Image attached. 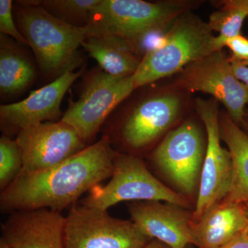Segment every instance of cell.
I'll return each mask as SVG.
<instances>
[{
	"label": "cell",
	"mask_w": 248,
	"mask_h": 248,
	"mask_svg": "<svg viewBox=\"0 0 248 248\" xmlns=\"http://www.w3.org/2000/svg\"><path fill=\"white\" fill-rule=\"evenodd\" d=\"M199 4L187 0H99L86 27L89 37L115 36L138 49L148 36L169 29L179 16Z\"/></svg>",
	"instance_id": "7a4b0ae2"
},
{
	"label": "cell",
	"mask_w": 248,
	"mask_h": 248,
	"mask_svg": "<svg viewBox=\"0 0 248 248\" xmlns=\"http://www.w3.org/2000/svg\"><path fill=\"white\" fill-rule=\"evenodd\" d=\"M81 46L103 71L112 76H133L141 63L138 49L115 36H91L82 42Z\"/></svg>",
	"instance_id": "e0dca14e"
},
{
	"label": "cell",
	"mask_w": 248,
	"mask_h": 248,
	"mask_svg": "<svg viewBox=\"0 0 248 248\" xmlns=\"http://www.w3.org/2000/svg\"><path fill=\"white\" fill-rule=\"evenodd\" d=\"M12 2L11 0H0V32L2 35L11 36L19 43L28 45L25 37L15 24Z\"/></svg>",
	"instance_id": "603a6c76"
},
{
	"label": "cell",
	"mask_w": 248,
	"mask_h": 248,
	"mask_svg": "<svg viewBox=\"0 0 248 248\" xmlns=\"http://www.w3.org/2000/svg\"><path fill=\"white\" fill-rule=\"evenodd\" d=\"M208 22L192 11L172 23L162 42L147 51L133 76L135 90L179 73L186 66L219 50Z\"/></svg>",
	"instance_id": "277c9868"
},
{
	"label": "cell",
	"mask_w": 248,
	"mask_h": 248,
	"mask_svg": "<svg viewBox=\"0 0 248 248\" xmlns=\"http://www.w3.org/2000/svg\"><path fill=\"white\" fill-rule=\"evenodd\" d=\"M219 9L210 15L208 24L218 33L216 37L218 50H223L227 39L241 35L244 23L248 19V0L219 1Z\"/></svg>",
	"instance_id": "ffe728a7"
},
{
	"label": "cell",
	"mask_w": 248,
	"mask_h": 248,
	"mask_svg": "<svg viewBox=\"0 0 248 248\" xmlns=\"http://www.w3.org/2000/svg\"><path fill=\"white\" fill-rule=\"evenodd\" d=\"M133 91V76L120 78L98 71L86 81L79 99L70 103L61 120L73 127L83 141H89Z\"/></svg>",
	"instance_id": "30bf717a"
},
{
	"label": "cell",
	"mask_w": 248,
	"mask_h": 248,
	"mask_svg": "<svg viewBox=\"0 0 248 248\" xmlns=\"http://www.w3.org/2000/svg\"><path fill=\"white\" fill-rule=\"evenodd\" d=\"M151 240L134 222L114 218L107 210L81 205L66 217L64 248H142Z\"/></svg>",
	"instance_id": "52a82bcc"
},
{
	"label": "cell",
	"mask_w": 248,
	"mask_h": 248,
	"mask_svg": "<svg viewBox=\"0 0 248 248\" xmlns=\"http://www.w3.org/2000/svg\"><path fill=\"white\" fill-rule=\"evenodd\" d=\"M116 153L108 137L50 169H22L2 190L0 204L6 211L46 208L60 212L83 194L111 177Z\"/></svg>",
	"instance_id": "6da1fadb"
},
{
	"label": "cell",
	"mask_w": 248,
	"mask_h": 248,
	"mask_svg": "<svg viewBox=\"0 0 248 248\" xmlns=\"http://www.w3.org/2000/svg\"><path fill=\"white\" fill-rule=\"evenodd\" d=\"M241 128L243 129V130L248 135V110H246V114H245L244 121H243L242 124L240 125Z\"/></svg>",
	"instance_id": "83f0119b"
},
{
	"label": "cell",
	"mask_w": 248,
	"mask_h": 248,
	"mask_svg": "<svg viewBox=\"0 0 248 248\" xmlns=\"http://www.w3.org/2000/svg\"><path fill=\"white\" fill-rule=\"evenodd\" d=\"M15 8L19 29L30 46L41 71L61 76L79 64L78 49L89 37L87 27L58 19L33 1H17Z\"/></svg>",
	"instance_id": "3957f363"
},
{
	"label": "cell",
	"mask_w": 248,
	"mask_h": 248,
	"mask_svg": "<svg viewBox=\"0 0 248 248\" xmlns=\"http://www.w3.org/2000/svg\"><path fill=\"white\" fill-rule=\"evenodd\" d=\"M246 231V234H247V236L248 237V227L247 228H246V231Z\"/></svg>",
	"instance_id": "1f68e13d"
},
{
	"label": "cell",
	"mask_w": 248,
	"mask_h": 248,
	"mask_svg": "<svg viewBox=\"0 0 248 248\" xmlns=\"http://www.w3.org/2000/svg\"><path fill=\"white\" fill-rule=\"evenodd\" d=\"M82 73L83 70H68L50 84L32 91L24 100L1 105V124L19 132L31 125L58 118L61 115L62 99Z\"/></svg>",
	"instance_id": "5bb4252c"
},
{
	"label": "cell",
	"mask_w": 248,
	"mask_h": 248,
	"mask_svg": "<svg viewBox=\"0 0 248 248\" xmlns=\"http://www.w3.org/2000/svg\"><path fill=\"white\" fill-rule=\"evenodd\" d=\"M220 134L232 160L233 173L231 190L222 202L244 203L248 202V135L228 113L219 118Z\"/></svg>",
	"instance_id": "ac0fdd59"
},
{
	"label": "cell",
	"mask_w": 248,
	"mask_h": 248,
	"mask_svg": "<svg viewBox=\"0 0 248 248\" xmlns=\"http://www.w3.org/2000/svg\"><path fill=\"white\" fill-rule=\"evenodd\" d=\"M182 107L180 97L174 93L142 101L124 120L122 127L124 143L135 150L151 144L175 122Z\"/></svg>",
	"instance_id": "4fadbf2b"
},
{
	"label": "cell",
	"mask_w": 248,
	"mask_h": 248,
	"mask_svg": "<svg viewBox=\"0 0 248 248\" xmlns=\"http://www.w3.org/2000/svg\"><path fill=\"white\" fill-rule=\"evenodd\" d=\"M223 46L228 47L231 50V58L248 62V38L242 34L227 39L223 42Z\"/></svg>",
	"instance_id": "cb8c5ba5"
},
{
	"label": "cell",
	"mask_w": 248,
	"mask_h": 248,
	"mask_svg": "<svg viewBox=\"0 0 248 248\" xmlns=\"http://www.w3.org/2000/svg\"><path fill=\"white\" fill-rule=\"evenodd\" d=\"M186 248H198L197 246H194V245H189Z\"/></svg>",
	"instance_id": "4dcf8cb0"
},
{
	"label": "cell",
	"mask_w": 248,
	"mask_h": 248,
	"mask_svg": "<svg viewBox=\"0 0 248 248\" xmlns=\"http://www.w3.org/2000/svg\"><path fill=\"white\" fill-rule=\"evenodd\" d=\"M245 231L236 234L221 248H248V237Z\"/></svg>",
	"instance_id": "484cf974"
},
{
	"label": "cell",
	"mask_w": 248,
	"mask_h": 248,
	"mask_svg": "<svg viewBox=\"0 0 248 248\" xmlns=\"http://www.w3.org/2000/svg\"><path fill=\"white\" fill-rule=\"evenodd\" d=\"M175 85L190 92L210 94L221 103L235 123L241 125L248 105V88L235 75L230 58L217 50L179 72Z\"/></svg>",
	"instance_id": "8992f818"
},
{
	"label": "cell",
	"mask_w": 248,
	"mask_h": 248,
	"mask_svg": "<svg viewBox=\"0 0 248 248\" xmlns=\"http://www.w3.org/2000/svg\"><path fill=\"white\" fill-rule=\"evenodd\" d=\"M230 60H231L235 75L248 88V62L239 61V60H235L231 57H230Z\"/></svg>",
	"instance_id": "d4e9b609"
},
{
	"label": "cell",
	"mask_w": 248,
	"mask_h": 248,
	"mask_svg": "<svg viewBox=\"0 0 248 248\" xmlns=\"http://www.w3.org/2000/svg\"><path fill=\"white\" fill-rule=\"evenodd\" d=\"M206 146L195 122H184L170 132L153 153L156 167L179 193L191 197L198 192Z\"/></svg>",
	"instance_id": "ba28073f"
},
{
	"label": "cell",
	"mask_w": 248,
	"mask_h": 248,
	"mask_svg": "<svg viewBox=\"0 0 248 248\" xmlns=\"http://www.w3.org/2000/svg\"></svg>",
	"instance_id": "d6a6232c"
},
{
	"label": "cell",
	"mask_w": 248,
	"mask_h": 248,
	"mask_svg": "<svg viewBox=\"0 0 248 248\" xmlns=\"http://www.w3.org/2000/svg\"><path fill=\"white\" fill-rule=\"evenodd\" d=\"M106 186L97 185L81 201V205L107 210L115 204L126 201H159L186 208L190 204L187 197L169 188L147 169L140 158L118 154L114 159L113 171Z\"/></svg>",
	"instance_id": "5b68a950"
},
{
	"label": "cell",
	"mask_w": 248,
	"mask_h": 248,
	"mask_svg": "<svg viewBox=\"0 0 248 248\" xmlns=\"http://www.w3.org/2000/svg\"><path fill=\"white\" fill-rule=\"evenodd\" d=\"M23 168L22 154L16 140L2 136L0 139V187L4 190Z\"/></svg>",
	"instance_id": "7402d4cb"
},
{
	"label": "cell",
	"mask_w": 248,
	"mask_h": 248,
	"mask_svg": "<svg viewBox=\"0 0 248 248\" xmlns=\"http://www.w3.org/2000/svg\"><path fill=\"white\" fill-rule=\"evenodd\" d=\"M248 227V218L239 203L221 202L192 222L194 246L198 248H221Z\"/></svg>",
	"instance_id": "2e32d148"
},
{
	"label": "cell",
	"mask_w": 248,
	"mask_h": 248,
	"mask_svg": "<svg viewBox=\"0 0 248 248\" xmlns=\"http://www.w3.org/2000/svg\"><path fill=\"white\" fill-rule=\"evenodd\" d=\"M99 0H42L33 1L35 4L48 11L49 14L77 27H85L90 13Z\"/></svg>",
	"instance_id": "44dd1931"
},
{
	"label": "cell",
	"mask_w": 248,
	"mask_h": 248,
	"mask_svg": "<svg viewBox=\"0 0 248 248\" xmlns=\"http://www.w3.org/2000/svg\"><path fill=\"white\" fill-rule=\"evenodd\" d=\"M241 205H242L243 209H244L245 213H246V216H247L248 218V202H246V203H241Z\"/></svg>",
	"instance_id": "f1b7e54d"
},
{
	"label": "cell",
	"mask_w": 248,
	"mask_h": 248,
	"mask_svg": "<svg viewBox=\"0 0 248 248\" xmlns=\"http://www.w3.org/2000/svg\"><path fill=\"white\" fill-rule=\"evenodd\" d=\"M142 248H172L159 240L152 239Z\"/></svg>",
	"instance_id": "4316f807"
},
{
	"label": "cell",
	"mask_w": 248,
	"mask_h": 248,
	"mask_svg": "<svg viewBox=\"0 0 248 248\" xmlns=\"http://www.w3.org/2000/svg\"><path fill=\"white\" fill-rule=\"evenodd\" d=\"M35 68L17 44L6 35L0 37V91L3 95H14L33 82Z\"/></svg>",
	"instance_id": "d6986e66"
},
{
	"label": "cell",
	"mask_w": 248,
	"mask_h": 248,
	"mask_svg": "<svg viewBox=\"0 0 248 248\" xmlns=\"http://www.w3.org/2000/svg\"><path fill=\"white\" fill-rule=\"evenodd\" d=\"M132 221L152 239L172 248L193 245L191 232L192 213L171 203L159 201L134 202L129 205Z\"/></svg>",
	"instance_id": "7c38bea8"
},
{
	"label": "cell",
	"mask_w": 248,
	"mask_h": 248,
	"mask_svg": "<svg viewBox=\"0 0 248 248\" xmlns=\"http://www.w3.org/2000/svg\"><path fill=\"white\" fill-rule=\"evenodd\" d=\"M196 110L205 125L208 143L192 222L226 198L231 190L233 173L231 153L221 143L218 102L215 99H197Z\"/></svg>",
	"instance_id": "9c48e42d"
},
{
	"label": "cell",
	"mask_w": 248,
	"mask_h": 248,
	"mask_svg": "<svg viewBox=\"0 0 248 248\" xmlns=\"http://www.w3.org/2000/svg\"><path fill=\"white\" fill-rule=\"evenodd\" d=\"M0 248H9L8 245L6 244V242L2 239L0 240Z\"/></svg>",
	"instance_id": "f546056e"
},
{
	"label": "cell",
	"mask_w": 248,
	"mask_h": 248,
	"mask_svg": "<svg viewBox=\"0 0 248 248\" xmlns=\"http://www.w3.org/2000/svg\"><path fill=\"white\" fill-rule=\"evenodd\" d=\"M16 141L22 154V169L27 171L54 167L86 148L76 130L62 120L22 129Z\"/></svg>",
	"instance_id": "8fae6325"
},
{
	"label": "cell",
	"mask_w": 248,
	"mask_h": 248,
	"mask_svg": "<svg viewBox=\"0 0 248 248\" xmlns=\"http://www.w3.org/2000/svg\"><path fill=\"white\" fill-rule=\"evenodd\" d=\"M66 217L42 208L15 211L2 225L9 248H64Z\"/></svg>",
	"instance_id": "9a60e30c"
}]
</instances>
